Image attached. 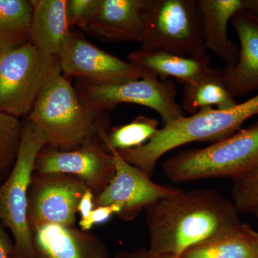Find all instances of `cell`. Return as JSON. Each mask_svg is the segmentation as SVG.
Wrapping results in <instances>:
<instances>
[{
    "instance_id": "obj_8",
    "label": "cell",
    "mask_w": 258,
    "mask_h": 258,
    "mask_svg": "<svg viewBox=\"0 0 258 258\" xmlns=\"http://www.w3.org/2000/svg\"><path fill=\"white\" fill-rule=\"evenodd\" d=\"M75 89L83 106L96 112L133 103L152 108L164 125L184 116V110L176 101L175 84L170 80L161 81L152 73L144 79L118 84L97 85L77 79Z\"/></svg>"
},
{
    "instance_id": "obj_31",
    "label": "cell",
    "mask_w": 258,
    "mask_h": 258,
    "mask_svg": "<svg viewBox=\"0 0 258 258\" xmlns=\"http://www.w3.org/2000/svg\"><path fill=\"white\" fill-rule=\"evenodd\" d=\"M252 212H253V213L254 214V215H255L256 217H257V219L258 220V207H257V208H256L255 209H254V210H253V211H252Z\"/></svg>"
},
{
    "instance_id": "obj_26",
    "label": "cell",
    "mask_w": 258,
    "mask_h": 258,
    "mask_svg": "<svg viewBox=\"0 0 258 258\" xmlns=\"http://www.w3.org/2000/svg\"><path fill=\"white\" fill-rule=\"evenodd\" d=\"M121 208L117 205L97 207L90 212L85 218H81L79 222L80 228L84 231H89L95 225L108 221L113 215H118Z\"/></svg>"
},
{
    "instance_id": "obj_2",
    "label": "cell",
    "mask_w": 258,
    "mask_h": 258,
    "mask_svg": "<svg viewBox=\"0 0 258 258\" xmlns=\"http://www.w3.org/2000/svg\"><path fill=\"white\" fill-rule=\"evenodd\" d=\"M27 118L43 134L46 146L60 152L103 144L110 124L106 113L83 106L62 74L44 90Z\"/></svg>"
},
{
    "instance_id": "obj_1",
    "label": "cell",
    "mask_w": 258,
    "mask_h": 258,
    "mask_svg": "<svg viewBox=\"0 0 258 258\" xmlns=\"http://www.w3.org/2000/svg\"><path fill=\"white\" fill-rule=\"evenodd\" d=\"M154 253L181 258L194 247L240 228L233 203L216 190L181 191L144 210Z\"/></svg>"
},
{
    "instance_id": "obj_6",
    "label": "cell",
    "mask_w": 258,
    "mask_h": 258,
    "mask_svg": "<svg viewBox=\"0 0 258 258\" xmlns=\"http://www.w3.org/2000/svg\"><path fill=\"white\" fill-rule=\"evenodd\" d=\"M45 146L46 141L43 134L26 118L23 122L15 165L0 185V222L9 229L14 239L11 258H35L28 222V191L35 172V160Z\"/></svg>"
},
{
    "instance_id": "obj_21",
    "label": "cell",
    "mask_w": 258,
    "mask_h": 258,
    "mask_svg": "<svg viewBox=\"0 0 258 258\" xmlns=\"http://www.w3.org/2000/svg\"><path fill=\"white\" fill-rule=\"evenodd\" d=\"M33 6L28 0H0V52L30 41Z\"/></svg>"
},
{
    "instance_id": "obj_10",
    "label": "cell",
    "mask_w": 258,
    "mask_h": 258,
    "mask_svg": "<svg viewBox=\"0 0 258 258\" xmlns=\"http://www.w3.org/2000/svg\"><path fill=\"white\" fill-rule=\"evenodd\" d=\"M58 57L63 76L93 84H118L144 79L150 74L133 62L105 52L71 29Z\"/></svg>"
},
{
    "instance_id": "obj_16",
    "label": "cell",
    "mask_w": 258,
    "mask_h": 258,
    "mask_svg": "<svg viewBox=\"0 0 258 258\" xmlns=\"http://www.w3.org/2000/svg\"><path fill=\"white\" fill-rule=\"evenodd\" d=\"M198 5L207 50L220 57L227 66L235 64L239 48L229 38L227 26L243 10V0H198Z\"/></svg>"
},
{
    "instance_id": "obj_29",
    "label": "cell",
    "mask_w": 258,
    "mask_h": 258,
    "mask_svg": "<svg viewBox=\"0 0 258 258\" xmlns=\"http://www.w3.org/2000/svg\"><path fill=\"white\" fill-rule=\"evenodd\" d=\"M14 248V242L10 240L9 235L3 228L0 222V258H11Z\"/></svg>"
},
{
    "instance_id": "obj_27",
    "label": "cell",
    "mask_w": 258,
    "mask_h": 258,
    "mask_svg": "<svg viewBox=\"0 0 258 258\" xmlns=\"http://www.w3.org/2000/svg\"><path fill=\"white\" fill-rule=\"evenodd\" d=\"M115 258H178L172 256L154 253L150 249L139 248L133 251H120Z\"/></svg>"
},
{
    "instance_id": "obj_4",
    "label": "cell",
    "mask_w": 258,
    "mask_h": 258,
    "mask_svg": "<svg viewBox=\"0 0 258 258\" xmlns=\"http://www.w3.org/2000/svg\"><path fill=\"white\" fill-rule=\"evenodd\" d=\"M258 166V120L201 149L181 151L164 161L163 171L176 183L243 175Z\"/></svg>"
},
{
    "instance_id": "obj_11",
    "label": "cell",
    "mask_w": 258,
    "mask_h": 258,
    "mask_svg": "<svg viewBox=\"0 0 258 258\" xmlns=\"http://www.w3.org/2000/svg\"><path fill=\"white\" fill-rule=\"evenodd\" d=\"M115 172L106 189L95 198V208L117 205L121 208L120 218L134 220L148 207L182 191L171 185L158 184L140 169L125 161L115 150H111Z\"/></svg>"
},
{
    "instance_id": "obj_9",
    "label": "cell",
    "mask_w": 258,
    "mask_h": 258,
    "mask_svg": "<svg viewBox=\"0 0 258 258\" xmlns=\"http://www.w3.org/2000/svg\"><path fill=\"white\" fill-rule=\"evenodd\" d=\"M88 189L77 176L34 172L28 191V222L31 232L49 224L76 226L78 206Z\"/></svg>"
},
{
    "instance_id": "obj_30",
    "label": "cell",
    "mask_w": 258,
    "mask_h": 258,
    "mask_svg": "<svg viewBox=\"0 0 258 258\" xmlns=\"http://www.w3.org/2000/svg\"><path fill=\"white\" fill-rule=\"evenodd\" d=\"M244 11L258 15V0H243Z\"/></svg>"
},
{
    "instance_id": "obj_24",
    "label": "cell",
    "mask_w": 258,
    "mask_h": 258,
    "mask_svg": "<svg viewBox=\"0 0 258 258\" xmlns=\"http://www.w3.org/2000/svg\"><path fill=\"white\" fill-rule=\"evenodd\" d=\"M232 181V202L236 210L253 211L258 207V166Z\"/></svg>"
},
{
    "instance_id": "obj_25",
    "label": "cell",
    "mask_w": 258,
    "mask_h": 258,
    "mask_svg": "<svg viewBox=\"0 0 258 258\" xmlns=\"http://www.w3.org/2000/svg\"><path fill=\"white\" fill-rule=\"evenodd\" d=\"M98 3V0H66V15L69 28L78 27L86 31Z\"/></svg>"
},
{
    "instance_id": "obj_13",
    "label": "cell",
    "mask_w": 258,
    "mask_h": 258,
    "mask_svg": "<svg viewBox=\"0 0 258 258\" xmlns=\"http://www.w3.org/2000/svg\"><path fill=\"white\" fill-rule=\"evenodd\" d=\"M35 258H108L107 244L89 231L49 224L32 231Z\"/></svg>"
},
{
    "instance_id": "obj_5",
    "label": "cell",
    "mask_w": 258,
    "mask_h": 258,
    "mask_svg": "<svg viewBox=\"0 0 258 258\" xmlns=\"http://www.w3.org/2000/svg\"><path fill=\"white\" fill-rule=\"evenodd\" d=\"M62 74L59 57L31 41L0 52V111L28 117L44 90Z\"/></svg>"
},
{
    "instance_id": "obj_7",
    "label": "cell",
    "mask_w": 258,
    "mask_h": 258,
    "mask_svg": "<svg viewBox=\"0 0 258 258\" xmlns=\"http://www.w3.org/2000/svg\"><path fill=\"white\" fill-rule=\"evenodd\" d=\"M141 45L186 57L208 55L198 0H147Z\"/></svg>"
},
{
    "instance_id": "obj_23",
    "label": "cell",
    "mask_w": 258,
    "mask_h": 258,
    "mask_svg": "<svg viewBox=\"0 0 258 258\" xmlns=\"http://www.w3.org/2000/svg\"><path fill=\"white\" fill-rule=\"evenodd\" d=\"M23 122L0 111V176L10 173L16 161L21 141Z\"/></svg>"
},
{
    "instance_id": "obj_17",
    "label": "cell",
    "mask_w": 258,
    "mask_h": 258,
    "mask_svg": "<svg viewBox=\"0 0 258 258\" xmlns=\"http://www.w3.org/2000/svg\"><path fill=\"white\" fill-rule=\"evenodd\" d=\"M30 41L42 52L57 56L70 33L66 15V0H31Z\"/></svg>"
},
{
    "instance_id": "obj_19",
    "label": "cell",
    "mask_w": 258,
    "mask_h": 258,
    "mask_svg": "<svg viewBox=\"0 0 258 258\" xmlns=\"http://www.w3.org/2000/svg\"><path fill=\"white\" fill-rule=\"evenodd\" d=\"M238 104L226 87L221 71L210 69L196 82L184 84L181 108L191 115L205 108L225 109Z\"/></svg>"
},
{
    "instance_id": "obj_3",
    "label": "cell",
    "mask_w": 258,
    "mask_h": 258,
    "mask_svg": "<svg viewBox=\"0 0 258 258\" xmlns=\"http://www.w3.org/2000/svg\"><path fill=\"white\" fill-rule=\"evenodd\" d=\"M258 115V94L225 109L205 108L159 129L140 147L116 151L129 164L152 178L158 161L166 153L186 144L219 141L240 130L246 120Z\"/></svg>"
},
{
    "instance_id": "obj_18",
    "label": "cell",
    "mask_w": 258,
    "mask_h": 258,
    "mask_svg": "<svg viewBox=\"0 0 258 258\" xmlns=\"http://www.w3.org/2000/svg\"><path fill=\"white\" fill-rule=\"evenodd\" d=\"M129 62L157 77L173 78L189 84L198 81L211 69L210 57H186L159 50L140 48L128 55Z\"/></svg>"
},
{
    "instance_id": "obj_28",
    "label": "cell",
    "mask_w": 258,
    "mask_h": 258,
    "mask_svg": "<svg viewBox=\"0 0 258 258\" xmlns=\"http://www.w3.org/2000/svg\"><path fill=\"white\" fill-rule=\"evenodd\" d=\"M95 195L92 190L88 189L83 194L82 198L80 200L78 206V212L81 215V218H85L89 215L90 212L95 208Z\"/></svg>"
},
{
    "instance_id": "obj_22",
    "label": "cell",
    "mask_w": 258,
    "mask_h": 258,
    "mask_svg": "<svg viewBox=\"0 0 258 258\" xmlns=\"http://www.w3.org/2000/svg\"><path fill=\"white\" fill-rule=\"evenodd\" d=\"M159 122L155 118L139 115L132 122L118 125L108 131L103 139L105 150L123 151L145 144L159 130Z\"/></svg>"
},
{
    "instance_id": "obj_14",
    "label": "cell",
    "mask_w": 258,
    "mask_h": 258,
    "mask_svg": "<svg viewBox=\"0 0 258 258\" xmlns=\"http://www.w3.org/2000/svg\"><path fill=\"white\" fill-rule=\"evenodd\" d=\"M240 41L235 63L226 66L222 79L233 98L258 90V15L241 10L232 18Z\"/></svg>"
},
{
    "instance_id": "obj_12",
    "label": "cell",
    "mask_w": 258,
    "mask_h": 258,
    "mask_svg": "<svg viewBox=\"0 0 258 258\" xmlns=\"http://www.w3.org/2000/svg\"><path fill=\"white\" fill-rule=\"evenodd\" d=\"M35 172L59 173L77 176L98 196L109 184L115 172L113 156L101 142L69 152L45 146L39 152Z\"/></svg>"
},
{
    "instance_id": "obj_20",
    "label": "cell",
    "mask_w": 258,
    "mask_h": 258,
    "mask_svg": "<svg viewBox=\"0 0 258 258\" xmlns=\"http://www.w3.org/2000/svg\"><path fill=\"white\" fill-rule=\"evenodd\" d=\"M181 258H258V232L242 224L233 233L194 247Z\"/></svg>"
},
{
    "instance_id": "obj_15",
    "label": "cell",
    "mask_w": 258,
    "mask_h": 258,
    "mask_svg": "<svg viewBox=\"0 0 258 258\" xmlns=\"http://www.w3.org/2000/svg\"><path fill=\"white\" fill-rule=\"evenodd\" d=\"M147 0H98L86 31L108 41L142 42Z\"/></svg>"
}]
</instances>
